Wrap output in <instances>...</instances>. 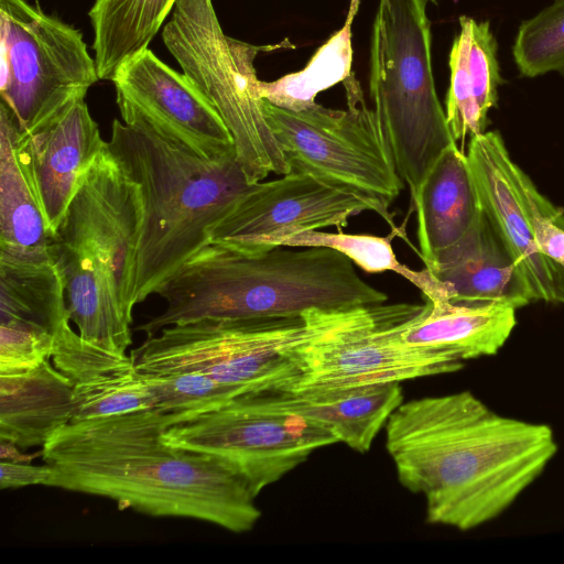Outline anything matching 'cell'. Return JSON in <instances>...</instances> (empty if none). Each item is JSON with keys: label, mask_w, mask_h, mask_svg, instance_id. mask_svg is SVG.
I'll return each instance as SVG.
<instances>
[{"label": "cell", "mask_w": 564, "mask_h": 564, "mask_svg": "<svg viewBox=\"0 0 564 564\" xmlns=\"http://www.w3.org/2000/svg\"><path fill=\"white\" fill-rule=\"evenodd\" d=\"M384 430L398 479L423 496L426 521L459 531L502 514L558 449L550 425L501 415L467 390L403 401Z\"/></svg>", "instance_id": "1"}, {"label": "cell", "mask_w": 564, "mask_h": 564, "mask_svg": "<svg viewBox=\"0 0 564 564\" xmlns=\"http://www.w3.org/2000/svg\"><path fill=\"white\" fill-rule=\"evenodd\" d=\"M156 409L69 422L42 446L50 487L115 500L152 517L188 518L234 533L261 517L246 479L227 462L167 444Z\"/></svg>", "instance_id": "2"}, {"label": "cell", "mask_w": 564, "mask_h": 564, "mask_svg": "<svg viewBox=\"0 0 564 564\" xmlns=\"http://www.w3.org/2000/svg\"><path fill=\"white\" fill-rule=\"evenodd\" d=\"M282 247L246 254L209 243L159 290L165 308L137 330L152 336L200 319L295 316L387 302L338 250Z\"/></svg>", "instance_id": "3"}, {"label": "cell", "mask_w": 564, "mask_h": 564, "mask_svg": "<svg viewBox=\"0 0 564 564\" xmlns=\"http://www.w3.org/2000/svg\"><path fill=\"white\" fill-rule=\"evenodd\" d=\"M115 119L108 148L137 187L140 223L134 303L156 294L200 249L254 183L236 154L205 159L162 138L138 117Z\"/></svg>", "instance_id": "4"}, {"label": "cell", "mask_w": 564, "mask_h": 564, "mask_svg": "<svg viewBox=\"0 0 564 564\" xmlns=\"http://www.w3.org/2000/svg\"><path fill=\"white\" fill-rule=\"evenodd\" d=\"M429 0H379L371 47L369 96L412 195L456 142L435 89Z\"/></svg>", "instance_id": "5"}, {"label": "cell", "mask_w": 564, "mask_h": 564, "mask_svg": "<svg viewBox=\"0 0 564 564\" xmlns=\"http://www.w3.org/2000/svg\"><path fill=\"white\" fill-rule=\"evenodd\" d=\"M429 302L310 310L305 338L291 357L299 376L288 390L306 391L402 382L464 367L449 351L409 345L402 334Z\"/></svg>", "instance_id": "6"}, {"label": "cell", "mask_w": 564, "mask_h": 564, "mask_svg": "<svg viewBox=\"0 0 564 564\" xmlns=\"http://www.w3.org/2000/svg\"><path fill=\"white\" fill-rule=\"evenodd\" d=\"M162 39L183 74L223 119L249 182L289 173L263 111L253 65L262 47L226 35L212 0H176Z\"/></svg>", "instance_id": "7"}, {"label": "cell", "mask_w": 564, "mask_h": 564, "mask_svg": "<svg viewBox=\"0 0 564 564\" xmlns=\"http://www.w3.org/2000/svg\"><path fill=\"white\" fill-rule=\"evenodd\" d=\"M347 109L318 104L292 111L263 99L267 121L290 172L305 173L337 191L372 205L401 236L389 206L404 187L379 118L365 101L355 74L343 82Z\"/></svg>", "instance_id": "8"}, {"label": "cell", "mask_w": 564, "mask_h": 564, "mask_svg": "<svg viewBox=\"0 0 564 564\" xmlns=\"http://www.w3.org/2000/svg\"><path fill=\"white\" fill-rule=\"evenodd\" d=\"M307 333L303 315L200 319L164 327L130 355L143 373L196 371L245 394L288 390L299 376L291 350Z\"/></svg>", "instance_id": "9"}, {"label": "cell", "mask_w": 564, "mask_h": 564, "mask_svg": "<svg viewBox=\"0 0 564 564\" xmlns=\"http://www.w3.org/2000/svg\"><path fill=\"white\" fill-rule=\"evenodd\" d=\"M0 104L30 135L99 80L82 32L26 0H0Z\"/></svg>", "instance_id": "10"}, {"label": "cell", "mask_w": 564, "mask_h": 564, "mask_svg": "<svg viewBox=\"0 0 564 564\" xmlns=\"http://www.w3.org/2000/svg\"><path fill=\"white\" fill-rule=\"evenodd\" d=\"M164 441L214 455L230 464L257 497L303 464L310 455L338 443L332 432L296 414L260 405L251 393L176 422Z\"/></svg>", "instance_id": "11"}, {"label": "cell", "mask_w": 564, "mask_h": 564, "mask_svg": "<svg viewBox=\"0 0 564 564\" xmlns=\"http://www.w3.org/2000/svg\"><path fill=\"white\" fill-rule=\"evenodd\" d=\"M65 286L50 249H0V332L31 336L54 347L53 365L74 382L113 362L69 325Z\"/></svg>", "instance_id": "12"}, {"label": "cell", "mask_w": 564, "mask_h": 564, "mask_svg": "<svg viewBox=\"0 0 564 564\" xmlns=\"http://www.w3.org/2000/svg\"><path fill=\"white\" fill-rule=\"evenodd\" d=\"M371 204L337 191L313 176L289 172L278 180L257 182L210 230V243L246 254L282 246L310 230L344 227Z\"/></svg>", "instance_id": "13"}, {"label": "cell", "mask_w": 564, "mask_h": 564, "mask_svg": "<svg viewBox=\"0 0 564 564\" xmlns=\"http://www.w3.org/2000/svg\"><path fill=\"white\" fill-rule=\"evenodd\" d=\"M111 82L122 118L138 117L169 142L205 159L236 154L230 132L203 93L148 47Z\"/></svg>", "instance_id": "14"}, {"label": "cell", "mask_w": 564, "mask_h": 564, "mask_svg": "<svg viewBox=\"0 0 564 564\" xmlns=\"http://www.w3.org/2000/svg\"><path fill=\"white\" fill-rule=\"evenodd\" d=\"M468 163L484 210L514 258L536 301L564 304V268L535 242L518 166L498 131L470 137Z\"/></svg>", "instance_id": "15"}, {"label": "cell", "mask_w": 564, "mask_h": 564, "mask_svg": "<svg viewBox=\"0 0 564 564\" xmlns=\"http://www.w3.org/2000/svg\"><path fill=\"white\" fill-rule=\"evenodd\" d=\"M427 269L449 286V301L454 304L518 310L535 302L524 275L485 210L470 232Z\"/></svg>", "instance_id": "16"}, {"label": "cell", "mask_w": 564, "mask_h": 564, "mask_svg": "<svg viewBox=\"0 0 564 564\" xmlns=\"http://www.w3.org/2000/svg\"><path fill=\"white\" fill-rule=\"evenodd\" d=\"M265 409L315 422L358 453L370 449L391 414L404 401L401 382L351 388L252 392Z\"/></svg>", "instance_id": "17"}, {"label": "cell", "mask_w": 564, "mask_h": 564, "mask_svg": "<svg viewBox=\"0 0 564 564\" xmlns=\"http://www.w3.org/2000/svg\"><path fill=\"white\" fill-rule=\"evenodd\" d=\"M420 256L432 267L475 227L484 209L466 153L448 145L411 195Z\"/></svg>", "instance_id": "18"}, {"label": "cell", "mask_w": 564, "mask_h": 564, "mask_svg": "<svg viewBox=\"0 0 564 564\" xmlns=\"http://www.w3.org/2000/svg\"><path fill=\"white\" fill-rule=\"evenodd\" d=\"M31 141L43 206L55 232L108 141L101 138L84 99L32 134Z\"/></svg>", "instance_id": "19"}, {"label": "cell", "mask_w": 564, "mask_h": 564, "mask_svg": "<svg viewBox=\"0 0 564 564\" xmlns=\"http://www.w3.org/2000/svg\"><path fill=\"white\" fill-rule=\"evenodd\" d=\"M55 232L42 202L31 135L0 104V249H50Z\"/></svg>", "instance_id": "20"}, {"label": "cell", "mask_w": 564, "mask_h": 564, "mask_svg": "<svg viewBox=\"0 0 564 564\" xmlns=\"http://www.w3.org/2000/svg\"><path fill=\"white\" fill-rule=\"evenodd\" d=\"M74 384L50 360L0 373V440L23 448L42 447L72 421Z\"/></svg>", "instance_id": "21"}, {"label": "cell", "mask_w": 564, "mask_h": 564, "mask_svg": "<svg viewBox=\"0 0 564 564\" xmlns=\"http://www.w3.org/2000/svg\"><path fill=\"white\" fill-rule=\"evenodd\" d=\"M426 301L427 310L402 334L403 341L449 351L463 361L496 355L517 324V310L509 306L473 307L446 299Z\"/></svg>", "instance_id": "22"}, {"label": "cell", "mask_w": 564, "mask_h": 564, "mask_svg": "<svg viewBox=\"0 0 564 564\" xmlns=\"http://www.w3.org/2000/svg\"><path fill=\"white\" fill-rule=\"evenodd\" d=\"M176 0H96L89 10L99 79L148 48Z\"/></svg>", "instance_id": "23"}, {"label": "cell", "mask_w": 564, "mask_h": 564, "mask_svg": "<svg viewBox=\"0 0 564 564\" xmlns=\"http://www.w3.org/2000/svg\"><path fill=\"white\" fill-rule=\"evenodd\" d=\"M351 23L334 33L312 56L306 67L273 82H259L260 95L272 105L302 111L313 107L318 93L350 76Z\"/></svg>", "instance_id": "24"}, {"label": "cell", "mask_w": 564, "mask_h": 564, "mask_svg": "<svg viewBox=\"0 0 564 564\" xmlns=\"http://www.w3.org/2000/svg\"><path fill=\"white\" fill-rule=\"evenodd\" d=\"M371 235H354L310 230L292 236L284 240V247H327L338 250L360 269L369 273L391 271L402 275L416 286L423 297L431 302L451 300L449 286L435 278L425 267L423 270H412L401 263L393 251L391 237Z\"/></svg>", "instance_id": "25"}, {"label": "cell", "mask_w": 564, "mask_h": 564, "mask_svg": "<svg viewBox=\"0 0 564 564\" xmlns=\"http://www.w3.org/2000/svg\"><path fill=\"white\" fill-rule=\"evenodd\" d=\"M70 422L90 421L154 410L156 402L131 355L112 368L75 382Z\"/></svg>", "instance_id": "26"}, {"label": "cell", "mask_w": 564, "mask_h": 564, "mask_svg": "<svg viewBox=\"0 0 564 564\" xmlns=\"http://www.w3.org/2000/svg\"><path fill=\"white\" fill-rule=\"evenodd\" d=\"M143 375L154 394L155 409L169 414L171 424L220 406L245 394L239 389L223 384L196 371Z\"/></svg>", "instance_id": "27"}, {"label": "cell", "mask_w": 564, "mask_h": 564, "mask_svg": "<svg viewBox=\"0 0 564 564\" xmlns=\"http://www.w3.org/2000/svg\"><path fill=\"white\" fill-rule=\"evenodd\" d=\"M512 54L522 76L564 74V0H554L520 24Z\"/></svg>", "instance_id": "28"}, {"label": "cell", "mask_w": 564, "mask_h": 564, "mask_svg": "<svg viewBox=\"0 0 564 564\" xmlns=\"http://www.w3.org/2000/svg\"><path fill=\"white\" fill-rule=\"evenodd\" d=\"M448 65L451 80L445 113L452 135L458 142L467 135L484 133L488 126V118L480 113L475 99L468 68V35L463 25L453 41Z\"/></svg>", "instance_id": "29"}, {"label": "cell", "mask_w": 564, "mask_h": 564, "mask_svg": "<svg viewBox=\"0 0 564 564\" xmlns=\"http://www.w3.org/2000/svg\"><path fill=\"white\" fill-rule=\"evenodd\" d=\"M459 24L468 35V68L475 99L480 113L488 118L489 109L497 106L498 87L503 83L497 59L498 44L489 21L477 22L460 15Z\"/></svg>", "instance_id": "30"}, {"label": "cell", "mask_w": 564, "mask_h": 564, "mask_svg": "<svg viewBox=\"0 0 564 564\" xmlns=\"http://www.w3.org/2000/svg\"><path fill=\"white\" fill-rule=\"evenodd\" d=\"M521 185L539 250L564 268V209L552 205L524 172Z\"/></svg>", "instance_id": "31"}, {"label": "cell", "mask_w": 564, "mask_h": 564, "mask_svg": "<svg viewBox=\"0 0 564 564\" xmlns=\"http://www.w3.org/2000/svg\"><path fill=\"white\" fill-rule=\"evenodd\" d=\"M55 475V470L47 464L33 466L26 463L1 460L0 488L15 489L26 486H48Z\"/></svg>", "instance_id": "32"}, {"label": "cell", "mask_w": 564, "mask_h": 564, "mask_svg": "<svg viewBox=\"0 0 564 564\" xmlns=\"http://www.w3.org/2000/svg\"><path fill=\"white\" fill-rule=\"evenodd\" d=\"M1 451V460H12V462H22L25 460V457L22 456L18 449L17 445L11 442L1 441L0 443Z\"/></svg>", "instance_id": "33"}, {"label": "cell", "mask_w": 564, "mask_h": 564, "mask_svg": "<svg viewBox=\"0 0 564 564\" xmlns=\"http://www.w3.org/2000/svg\"><path fill=\"white\" fill-rule=\"evenodd\" d=\"M360 0H350L349 10L346 18V22L351 23L355 15L357 14L359 8Z\"/></svg>", "instance_id": "34"}]
</instances>
